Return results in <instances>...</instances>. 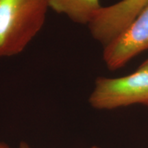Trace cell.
Wrapping results in <instances>:
<instances>
[{"label":"cell","mask_w":148,"mask_h":148,"mask_svg":"<svg viewBox=\"0 0 148 148\" xmlns=\"http://www.w3.org/2000/svg\"><path fill=\"white\" fill-rule=\"evenodd\" d=\"M48 0H0V58L22 52L43 26Z\"/></svg>","instance_id":"obj_1"},{"label":"cell","mask_w":148,"mask_h":148,"mask_svg":"<svg viewBox=\"0 0 148 148\" xmlns=\"http://www.w3.org/2000/svg\"><path fill=\"white\" fill-rule=\"evenodd\" d=\"M88 102L98 110H112L134 104L148 106V71L138 69L121 77H98Z\"/></svg>","instance_id":"obj_2"},{"label":"cell","mask_w":148,"mask_h":148,"mask_svg":"<svg viewBox=\"0 0 148 148\" xmlns=\"http://www.w3.org/2000/svg\"><path fill=\"white\" fill-rule=\"evenodd\" d=\"M147 49L148 6L104 46L103 58L109 69L116 70Z\"/></svg>","instance_id":"obj_3"},{"label":"cell","mask_w":148,"mask_h":148,"mask_svg":"<svg viewBox=\"0 0 148 148\" xmlns=\"http://www.w3.org/2000/svg\"><path fill=\"white\" fill-rule=\"evenodd\" d=\"M148 6V0H121L101 7L88 24L92 37L106 45Z\"/></svg>","instance_id":"obj_4"},{"label":"cell","mask_w":148,"mask_h":148,"mask_svg":"<svg viewBox=\"0 0 148 148\" xmlns=\"http://www.w3.org/2000/svg\"><path fill=\"white\" fill-rule=\"evenodd\" d=\"M49 7L72 21L88 24L101 7L99 0H48Z\"/></svg>","instance_id":"obj_5"},{"label":"cell","mask_w":148,"mask_h":148,"mask_svg":"<svg viewBox=\"0 0 148 148\" xmlns=\"http://www.w3.org/2000/svg\"><path fill=\"white\" fill-rule=\"evenodd\" d=\"M138 69L145 70V71H148V58L145 61H144L143 63L140 64V66L138 68Z\"/></svg>","instance_id":"obj_6"},{"label":"cell","mask_w":148,"mask_h":148,"mask_svg":"<svg viewBox=\"0 0 148 148\" xmlns=\"http://www.w3.org/2000/svg\"><path fill=\"white\" fill-rule=\"evenodd\" d=\"M18 148H31V147L30 146L26 143V142L21 141L19 144V147H18Z\"/></svg>","instance_id":"obj_7"},{"label":"cell","mask_w":148,"mask_h":148,"mask_svg":"<svg viewBox=\"0 0 148 148\" xmlns=\"http://www.w3.org/2000/svg\"><path fill=\"white\" fill-rule=\"evenodd\" d=\"M0 148H10L9 146L4 143L0 142Z\"/></svg>","instance_id":"obj_8"},{"label":"cell","mask_w":148,"mask_h":148,"mask_svg":"<svg viewBox=\"0 0 148 148\" xmlns=\"http://www.w3.org/2000/svg\"><path fill=\"white\" fill-rule=\"evenodd\" d=\"M90 148H101V147H99V146H97V145H93V146H92V147H90Z\"/></svg>","instance_id":"obj_9"}]
</instances>
